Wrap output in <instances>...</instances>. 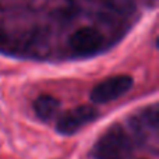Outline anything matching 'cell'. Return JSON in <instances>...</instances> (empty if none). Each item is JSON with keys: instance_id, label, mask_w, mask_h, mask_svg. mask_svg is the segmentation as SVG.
<instances>
[{"instance_id": "cell-1", "label": "cell", "mask_w": 159, "mask_h": 159, "mask_svg": "<svg viewBox=\"0 0 159 159\" xmlns=\"http://www.w3.org/2000/svg\"><path fill=\"white\" fill-rule=\"evenodd\" d=\"M133 152V144L123 127L115 124L99 137L92 148L93 159H127Z\"/></svg>"}, {"instance_id": "cell-2", "label": "cell", "mask_w": 159, "mask_h": 159, "mask_svg": "<svg viewBox=\"0 0 159 159\" xmlns=\"http://www.w3.org/2000/svg\"><path fill=\"white\" fill-rule=\"evenodd\" d=\"M133 84H134V81L130 75H113V77H109L103 80L102 82H99L91 91L89 98L93 103H107V102L116 101L121 95L129 92L131 89Z\"/></svg>"}, {"instance_id": "cell-3", "label": "cell", "mask_w": 159, "mask_h": 159, "mask_svg": "<svg viewBox=\"0 0 159 159\" xmlns=\"http://www.w3.org/2000/svg\"><path fill=\"white\" fill-rule=\"evenodd\" d=\"M98 117V112L92 106H80L70 112L60 116L56 124V130L59 134L71 135L75 134L78 130L85 127L87 124L92 123Z\"/></svg>"}, {"instance_id": "cell-4", "label": "cell", "mask_w": 159, "mask_h": 159, "mask_svg": "<svg viewBox=\"0 0 159 159\" xmlns=\"http://www.w3.org/2000/svg\"><path fill=\"white\" fill-rule=\"evenodd\" d=\"M103 35L92 27L80 28L69 39L71 50L78 55H93L103 48Z\"/></svg>"}, {"instance_id": "cell-5", "label": "cell", "mask_w": 159, "mask_h": 159, "mask_svg": "<svg viewBox=\"0 0 159 159\" xmlns=\"http://www.w3.org/2000/svg\"><path fill=\"white\" fill-rule=\"evenodd\" d=\"M131 127L134 130L135 135H140L141 138H147V134H157L158 130V110L155 106L148 107L140 115L131 119Z\"/></svg>"}, {"instance_id": "cell-6", "label": "cell", "mask_w": 159, "mask_h": 159, "mask_svg": "<svg viewBox=\"0 0 159 159\" xmlns=\"http://www.w3.org/2000/svg\"><path fill=\"white\" fill-rule=\"evenodd\" d=\"M59 107H60L59 101L50 95H41L35 102H34L35 115L43 121H48V120L55 117V115L57 113Z\"/></svg>"}, {"instance_id": "cell-7", "label": "cell", "mask_w": 159, "mask_h": 159, "mask_svg": "<svg viewBox=\"0 0 159 159\" xmlns=\"http://www.w3.org/2000/svg\"><path fill=\"white\" fill-rule=\"evenodd\" d=\"M106 4L112 11L121 16H130L135 8L133 0H106Z\"/></svg>"}]
</instances>
